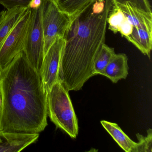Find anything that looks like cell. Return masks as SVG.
Here are the masks:
<instances>
[{
  "label": "cell",
  "instance_id": "cell-1",
  "mask_svg": "<svg viewBox=\"0 0 152 152\" xmlns=\"http://www.w3.org/2000/svg\"><path fill=\"white\" fill-rule=\"evenodd\" d=\"M112 0H93L71 17L65 33L58 80L68 91L80 90L95 76L94 63L105 43Z\"/></svg>",
  "mask_w": 152,
  "mask_h": 152
},
{
  "label": "cell",
  "instance_id": "cell-2",
  "mask_svg": "<svg viewBox=\"0 0 152 152\" xmlns=\"http://www.w3.org/2000/svg\"><path fill=\"white\" fill-rule=\"evenodd\" d=\"M1 131L39 133L48 125L47 94L40 74L22 50L0 72Z\"/></svg>",
  "mask_w": 152,
  "mask_h": 152
},
{
  "label": "cell",
  "instance_id": "cell-3",
  "mask_svg": "<svg viewBox=\"0 0 152 152\" xmlns=\"http://www.w3.org/2000/svg\"><path fill=\"white\" fill-rule=\"evenodd\" d=\"M47 102L48 114L52 122L72 138H76L78 119L69 91L60 81L54 83L47 93Z\"/></svg>",
  "mask_w": 152,
  "mask_h": 152
},
{
  "label": "cell",
  "instance_id": "cell-4",
  "mask_svg": "<svg viewBox=\"0 0 152 152\" xmlns=\"http://www.w3.org/2000/svg\"><path fill=\"white\" fill-rule=\"evenodd\" d=\"M41 10L45 55L57 36L64 37L71 17L59 9L55 0H42Z\"/></svg>",
  "mask_w": 152,
  "mask_h": 152
},
{
  "label": "cell",
  "instance_id": "cell-5",
  "mask_svg": "<svg viewBox=\"0 0 152 152\" xmlns=\"http://www.w3.org/2000/svg\"><path fill=\"white\" fill-rule=\"evenodd\" d=\"M23 50L29 63L40 74L45 56L41 6L37 9H31V17Z\"/></svg>",
  "mask_w": 152,
  "mask_h": 152
},
{
  "label": "cell",
  "instance_id": "cell-6",
  "mask_svg": "<svg viewBox=\"0 0 152 152\" xmlns=\"http://www.w3.org/2000/svg\"><path fill=\"white\" fill-rule=\"evenodd\" d=\"M31 14L27 9L0 48V72L23 50Z\"/></svg>",
  "mask_w": 152,
  "mask_h": 152
},
{
  "label": "cell",
  "instance_id": "cell-7",
  "mask_svg": "<svg viewBox=\"0 0 152 152\" xmlns=\"http://www.w3.org/2000/svg\"><path fill=\"white\" fill-rule=\"evenodd\" d=\"M64 45V38L57 36L44 56L40 74L46 94L58 80V71Z\"/></svg>",
  "mask_w": 152,
  "mask_h": 152
},
{
  "label": "cell",
  "instance_id": "cell-8",
  "mask_svg": "<svg viewBox=\"0 0 152 152\" xmlns=\"http://www.w3.org/2000/svg\"><path fill=\"white\" fill-rule=\"evenodd\" d=\"M39 133L0 131V152H19L36 142Z\"/></svg>",
  "mask_w": 152,
  "mask_h": 152
},
{
  "label": "cell",
  "instance_id": "cell-9",
  "mask_svg": "<svg viewBox=\"0 0 152 152\" xmlns=\"http://www.w3.org/2000/svg\"><path fill=\"white\" fill-rule=\"evenodd\" d=\"M121 10L128 22L133 27L152 31V13L138 9L129 2L115 5Z\"/></svg>",
  "mask_w": 152,
  "mask_h": 152
},
{
  "label": "cell",
  "instance_id": "cell-10",
  "mask_svg": "<svg viewBox=\"0 0 152 152\" xmlns=\"http://www.w3.org/2000/svg\"><path fill=\"white\" fill-rule=\"evenodd\" d=\"M128 61V57L125 54H115L101 75L105 76L113 83L126 79L129 74Z\"/></svg>",
  "mask_w": 152,
  "mask_h": 152
},
{
  "label": "cell",
  "instance_id": "cell-11",
  "mask_svg": "<svg viewBox=\"0 0 152 152\" xmlns=\"http://www.w3.org/2000/svg\"><path fill=\"white\" fill-rule=\"evenodd\" d=\"M103 127L115 142L126 152H137V143L132 140L118 124L106 121H100Z\"/></svg>",
  "mask_w": 152,
  "mask_h": 152
},
{
  "label": "cell",
  "instance_id": "cell-12",
  "mask_svg": "<svg viewBox=\"0 0 152 152\" xmlns=\"http://www.w3.org/2000/svg\"><path fill=\"white\" fill-rule=\"evenodd\" d=\"M126 39L141 53L150 58L152 49V31L133 27L131 33Z\"/></svg>",
  "mask_w": 152,
  "mask_h": 152
},
{
  "label": "cell",
  "instance_id": "cell-13",
  "mask_svg": "<svg viewBox=\"0 0 152 152\" xmlns=\"http://www.w3.org/2000/svg\"><path fill=\"white\" fill-rule=\"evenodd\" d=\"M27 9L18 7L6 10L0 23V48Z\"/></svg>",
  "mask_w": 152,
  "mask_h": 152
},
{
  "label": "cell",
  "instance_id": "cell-14",
  "mask_svg": "<svg viewBox=\"0 0 152 152\" xmlns=\"http://www.w3.org/2000/svg\"><path fill=\"white\" fill-rule=\"evenodd\" d=\"M115 54L114 49L108 47L105 43L102 45L94 61L93 67L95 75L101 74Z\"/></svg>",
  "mask_w": 152,
  "mask_h": 152
},
{
  "label": "cell",
  "instance_id": "cell-15",
  "mask_svg": "<svg viewBox=\"0 0 152 152\" xmlns=\"http://www.w3.org/2000/svg\"><path fill=\"white\" fill-rule=\"evenodd\" d=\"M93 0H55L59 9L69 16H72Z\"/></svg>",
  "mask_w": 152,
  "mask_h": 152
},
{
  "label": "cell",
  "instance_id": "cell-16",
  "mask_svg": "<svg viewBox=\"0 0 152 152\" xmlns=\"http://www.w3.org/2000/svg\"><path fill=\"white\" fill-rule=\"evenodd\" d=\"M126 21V18L123 12L114 5L107 18L108 29L114 33L119 32L121 27Z\"/></svg>",
  "mask_w": 152,
  "mask_h": 152
},
{
  "label": "cell",
  "instance_id": "cell-17",
  "mask_svg": "<svg viewBox=\"0 0 152 152\" xmlns=\"http://www.w3.org/2000/svg\"><path fill=\"white\" fill-rule=\"evenodd\" d=\"M138 142L137 152H152V130L148 129L146 137L137 133L136 134Z\"/></svg>",
  "mask_w": 152,
  "mask_h": 152
},
{
  "label": "cell",
  "instance_id": "cell-18",
  "mask_svg": "<svg viewBox=\"0 0 152 152\" xmlns=\"http://www.w3.org/2000/svg\"><path fill=\"white\" fill-rule=\"evenodd\" d=\"M115 5H124L129 2L132 6L147 12H152L151 6L148 0H112Z\"/></svg>",
  "mask_w": 152,
  "mask_h": 152
},
{
  "label": "cell",
  "instance_id": "cell-19",
  "mask_svg": "<svg viewBox=\"0 0 152 152\" xmlns=\"http://www.w3.org/2000/svg\"><path fill=\"white\" fill-rule=\"evenodd\" d=\"M33 0H0V4L5 7L7 10L21 7L28 8Z\"/></svg>",
  "mask_w": 152,
  "mask_h": 152
},
{
  "label": "cell",
  "instance_id": "cell-20",
  "mask_svg": "<svg viewBox=\"0 0 152 152\" xmlns=\"http://www.w3.org/2000/svg\"><path fill=\"white\" fill-rule=\"evenodd\" d=\"M42 0H33L31 2L28 8L31 9H37L41 6Z\"/></svg>",
  "mask_w": 152,
  "mask_h": 152
},
{
  "label": "cell",
  "instance_id": "cell-21",
  "mask_svg": "<svg viewBox=\"0 0 152 152\" xmlns=\"http://www.w3.org/2000/svg\"><path fill=\"white\" fill-rule=\"evenodd\" d=\"M2 108H3V98H2V92L0 85V131L1 126V120L2 117Z\"/></svg>",
  "mask_w": 152,
  "mask_h": 152
},
{
  "label": "cell",
  "instance_id": "cell-22",
  "mask_svg": "<svg viewBox=\"0 0 152 152\" xmlns=\"http://www.w3.org/2000/svg\"><path fill=\"white\" fill-rule=\"evenodd\" d=\"M6 12V10H3V11L0 12V23H1V22L3 20V18H4Z\"/></svg>",
  "mask_w": 152,
  "mask_h": 152
}]
</instances>
